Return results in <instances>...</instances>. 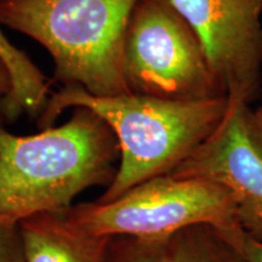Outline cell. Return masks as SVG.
<instances>
[{
    "label": "cell",
    "mask_w": 262,
    "mask_h": 262,
    "mask_svg": "<svg viewBox=\"0 0 262 262\" xmlns=\"http://www.w3.org/2000/svg\"><path fill=\"white\" fill-rule=\"evenodd\" d=\"M165 241L166 238L113 235L108 239L102 262H162Z\"/></svg>",
    "instance_id": "8fae6325"
},
{
    "label": "cell",
    "mask_w": 262,
    "mask_h": 262,
    "mask_svg": "<svg viewBox=\"0 0 262 262\" xmlns=\"http://www.w3.org/2000/svg\"><path fill=\"white\" fill-rule=\"evenodd\" d=\"M119 159L113 130L89 108L28 136L10 133L0 117V222L68 210L80 192L108 187Z\"/></svg>",
    "instance_id": "6da1fadb"
},
{
    "label": "cell",
    "mask_w": 262,
    "mask_h": 262,
    "mask_svg": "<svg viewBox=\"0 0 262 262\" xmlns=\"http://www.w3.org/2000/svg\"><path fill=\"white\" fill-rule=\"evenodd\" d=\"M2 26V25H0ZM0 60L11 78V89L0 98V117L14 122L22 114L39 117L50 97V80L24 51L16 48L0 29Z\"/></svg>",
    "instance_id": "9c48e42d"
},
{
    "label": "cell",
    "mask_w": 262,
    "mask_h": 262,
    "mask_svg": "<svg viewBox=\"0 0 262 262\" xmlns=\"http://www.w3.org/2000/svg\"><path fill=\"white\" fill-rule=\"evenodd\" d=\"M162 262H248L225 229L198 224L166 238Z\"/></svg>",
    "instance_id": "30bf717a"
},
{
    "label": "cell",
    "mask_w": 262,
    "mask_h": 262,
    "mask_svg": "<svg viewBox=\"0 0 262 262\" xmlns=\"http://www.w3.org/2000/svg\"><path fill=\"white\" fill-rule=\"evenodd\" d=\"M10 89H11V78L4 62L0 60V98L6 96L10 93Z\"/></svg>",
    "instance_id": "9a60e30c"
},
{
    "label": "cell",
    "mask_w": 262,
    "mask_h": 262,
    "mask_svg": "<svg viewBox=\"0 0 262 262\" xmlns=\"http://www.w3.org/2000/svg\"><path fill=\"white\" fill-rule=\"evenodd\" d=\"M245 119H247V129L249 133V137H250L255 148L257 149V152L262 157V108L251 110L249 107Z\"/></svg>",
    "instance_id": "5bb4252c"
},
{
    "label": "cell",
    "mask_w": 262,
    "mask_h": 262,
    "mask_svg": "<svg viewBox=\"0 0 262 262\" xmlns=\"http://www.w3.org/2000/svg\"><path fill=\"white\" fill-rule=\"evenodd\" d=\"M237 244L239 250L244 255L248 262H262V241H257L249 235L239 226L221 227Z\"/></svg>",
    "instance_id": "4fadbf2b"
},
{
    "label": "cell",
    "mask_w": 262,
    "mask_h": 262,
    "mask_svg": "<svg viewBox=\"0 0 262 262\" xmlns=\"http://www.w3.org/2000/svg\"><path fill=\"white\" fill-rule=\"evenodd\" d=\"M64 214L72 224L96 237L168 238L198 224L239 226L235 201L227 188L172 175L139 183L114 201L72 205Z\"/></svg>",
    "instance_id": "5b68a950"
},
{
    "label": "cell",
    "mask_w": 262,
    "mask_h": 262,
    "mask_svg": "<svg viewBox=\"0 0 262 262\" xmlns=\"http://www.w3.org/2000/svg\"><path fill=\"white\" fill-rule=\"evenodd\" d=\"M201 39L226 95L248 102L260 86L262 0H170Z\"/></svg>",
    "instance_id": "8992f818"
},
{
    "label": "cell",
    "mask_w": 262,
    "mask_h": 262,
    "mask_svg": "<svg viewBox=\"0 0 262 262\" xmlns=\"http://www.w3.org/2000/svg\"><path fill=\"white\" fill-rule=\"evenodd\" d=\"M18 226L26 262H102L110 239L77 227L64 211L29 216Z\"/></svg>",
    "instance_id": "ba28073f"
},
{
    "label": "cell",
    "mask_w": 262,
    "mask_h": 262,
    "mask_svg": "<svg viewBox=\"0 0 262 262\" xmlns=\"http://www.w3.org/2000/svg\"><path fill=\"white\" fill-rule=\"evenodd\" d=\"M124 77L133 94L193 101L227 96L201 39L170 0H139L127 25Z\"/></svg>",
    "instance_id": "277c9868"
},
{
    "label": "cell",
    "mask_w": 262,
    "mask_h": 262,
    "mask_svg": "<svg viewBox=\"0 0 262 262\" xmlns=\"http://www.w3.org/2000/svg\"><path fill=\"white\" fill-rule=\"evenodd\" d=\"M0 262H26L18 224L0 222Z\"/></svg>",
    "instance_id": "7c38bea8"
},
{
    "label": "cell",
    "mask_w": 262,
    "mask_h": 262,
    "mask_svg": "<svg viewBox=\"0 0 262 262\" xmlns=\"http://www.w3.org/2000/svg\"><path fill=\"white\" fill-rule=\"evenodd\" d=\"M227 100L220 124L169 175L224 186L235 201L239 227L262 241V157L247 129L249 102L237 95Z\"/></svg>",
    "instance_id": "52a82bcc"
},
{
    "label": "cell",
    "mask_w": 262,
    "mask_h": 262,
    "mask_svg": "<svg viewBox=\"0 0 262 262\" xmlns=\"http://www.w3.org/2000/svg\"><path fill=\"white\" fill-rule=\"evenodd\" d=\"M227 96L168 100L140 94L95 96L66 85L49 97L38 126H54L68 108H89L110 125L120 149L118 171L97 202L107 203L153 178L169 175L220 124Z\"/></svg>",
    "instance_id": "7a4b0ae2"
},
{
    "label": "cell",
    "mask_w": 262,
    "mask_h": 262,
    "mask_svg": "<svg viewBox=\"0 0 262 262\" xmlns=\"http://www.w3.org/2000/svg\"><path fill=\"white\" fill-rule=\"evenodd\" d=\"M139 0H0V25L28 35L54 61V80L95 96L133 94L123 70Z\"/></svg>",
    "instance_id": "3957f363"
}]
</instances>
